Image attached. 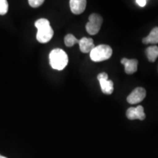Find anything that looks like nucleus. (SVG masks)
Returning a JSON list of instances; mask_svg holds the SVG:
<instances>
[{
  "label": "nucleus",
  "mask_w": 158,
  "mask_h": 158,
  "mask_svg": "<svg viewBox=\"0 0 158 158\" xmlns=\"http://www.w3.org/2000/svg\"><path fill=\"white\" fill-rule=\"evenodd\" d=\"M148 60L150 62H154L158 57V47L157 45H152L148 47L145 51Z\"/></svg>",
  "instance_id": "obj_12"
},
{
  "label": "nucleus",
  "mask_w": 158,
  "mask_h": 158,
  "mask_svg": "<svg viewBox=\"0 0 158 158\" xmlns=\"http://www.w3.org/2000/svg\"><path fill=\"white\" fill-rule=\"evenodd\" d=\"M79 48L83 53H90L95 47L94 41L92 38L83 37L79 40Z\"/></svg>",
  "instance_id": "obj_10"
},
{
  "label": "nucleus",
  "mask_w": 158,
  "mask_h": 158,
  "mask_svg": "<svg viewBox=\"0 0 158 158\" xmlns=\"http://www.w3.org/2000/svg\"><path fill=\"white\" fill-rule=\"evenodd\" d=\"M102 23V18L101 15L97 13H93L89 17V22L86 25V29L91 35L98 34L100 31Z\"/></svg>",
  "instance_id": "obj_4"
},
{
  "label": "nucleus",
  "mask_w": 158,
  "mask_h": 158,
  "mask_svg": "<svg viewBox=\"0 0 158 158\" xmlns=\"http://www.w3.org/2000/svg\"><path fill=\"white\" fill-rule=\"evenodd\" d=\"M70 7L73 14H81L86 9V0H70Z\"/></svg>",
  "instance_id": "obj_8"
},
{
  "label": "nucleus",
  "mask_w": 158,
  "mask_h": 158,
  "mask_svg": "<svg viewBox=\"0 0 158 158\" xmlns=\"http://www.w3.org/2000/svg\"><path fill=\"white\" fill-rule=\"evenodd\" d=\"M44 1L45 0H28L29 5L31 7H34V8H36V7H38L42 5Z\"/></svg>",
  "instance_id": "obj_15"
},
{
  "label": "nucleus",
  "mask_w": 158,
  "mask_h": 158,
  "mask_svg": "<svg viewBox=\"0 0 158 158\" xmlns=\"http://www.w3.org/2000/svg\"><path fill=\"white\" fill-rule=\"evenodd\" d=\"M37 29V40L40 43L49 42L54 36V30L51 28L48 20L45 19H38L35 23Z\"/></svg>",
  "instance_id": "obj_1"
},
{
  "label": "nucleus",
  "mask_w": 158,
  "mask_h": 158,
  "mask_svg": "<svg viewBox=\"0 0 158 158\" xmlns=\"http://www.w3.org/2000/svg\"><path fill=\"white\" fill-rule=\"evenodd\" d=\"M126 116L130 120L140 119L143 120L146 118L143 106H138L137 107L129 108L126 112Z\"/></svg>",
  "instance_id": "obj_7"
},
{
  "label": "nucleus",
  "mask_w": 158,
  "mask_h": 158,
  "mask_svg": "<svg viewBox=\"0 0 158 158\" xmlns=\"http://www.w3.org/2000/svg\"><path fill=\"white\" fill-rule=\"evenodd\" d=\"M136 2L140 7H143L147 5V0H136Z\"/></svg>",
  "instance_id": "obj_16"
},
{
  "label": "nucleus",
  "mask_w": 158,
  "mask_h": 158,
  "mask_svg": "<svg viewBox=\"0 0 158 158\" xmlns=\"http://www.w3.org/2000/svg\"><path fill=\"white\" fill-rule=\"evenodd\" d=\"M102 92L106 94H111L114 92V83L108 80V74L106 73H101L98 76Z\"/></svg>",
  "instance_id": "obj_5"
},
{
  "label": "nucleus",
  "mask_w": 158,
  "mask_h": 158,
  "mask_svg": "<svg viewBox=\"0 0 158 158\" xmlns=\"http://www.w3.org/2000/svg\"><path fill=\"white\" fill-rule=\"evenodd\" d=\"M144 44H157L158 43V27H155L150 31L147 37H144L142 40Z\"/></svg>",
  "instance_id": "obj_11"
},
{
  "label": "nucleus",
  "mask_w": 158,
  "mask_h": 158,
  "mask_svg": "<svg viewBox=\"0 0 158 158\" xmlns=\"http://www.w3.org/2000/svg\"><path fill=\"white\" fill-rule=\"evenodd\" d=\"M0 158H7V157H4V156H2L1 155H0Z\"/></svg>",
  "instance_id": "obj_17"
},
{
  "label": "nucleus",
  "mask_w": 158,
  "mask_h": 158,
  "mask_svg": "<svg viewBox=\"0 0 158 158\" xmlns=\"http://www.w3.org/2000/svg\"><path fill=\"white\" fill-rule=\"evenodd\" d=\"M49 60L53 69L62 70L68 64V56L62 49L55 48L51 51Z\"/></svg>",
  "instance_id": "obj_2"
},
{
  "label": "nucleus",
  "mask_w": 158,
  "mask_h": 158,
  "mask_svg": "<svg viewBox=\"0 0 158 158\" xmlns=\"http://www.w3.org/2000/svg\"><path fill=\"white\" fill-rule=\"evenodd\" d=\"M112 48L108 45H99L90 52V58L93 62H100L107 60L111 56Z\"/></svg>",
  "instance_id": "obj_3"
},
{
  "label": "nucleus",
  "mask_w": 158,
  "mask_h": 158,
  "mask_svg": "<svg viewBox=\"0 0 158 158\" xmlns=\"http://www.w3.org/2000/svg\"><path fill=\"white\" fill-rule=\"evenodd\" d=\"M76 43H79V40L74 35L68 34L64 37V44L68 47H72Z\"/></svg>",
  "instance_id": "obj_13"
},
{
  "label": "nucleus",
  "mask_w": 158,
  "mask_h": 158,
  "mask_svg": "<svg viewBox=\"0 0 158 158\" xmlns=\"http://www.w3.org/2000/svg\"><path fill=\"white\" fill-rule=\"evenodd\" d=\"M121 63L124 65V71L127 74H133L138 70V62L137 59H128L127 58H123L121 60Z\"/></svg>",
  "instance_id": "obj_9"
},
{
  "label": "nucleus",
  "mask_w": 158,
  "mask_h": 158,
  "mask_svg": "<svg viewBox=\"0 0 158 158\" xmlns=\"http://www.w3.org/2000/svg\"><path fill=\"white\" fill-rule=\"evenodd\" d=\"M147 92L143 87H137L128 95L127 100L130 104H137L143 101L146 98Z\"/></svg>",
  "instance_id": "obj_6"
},
{
  "label": "nucleus",
  "mask_w": 158,
  "mask_h": 158,
  "mask_svg": "<svg viewBox=\"0 0 158 158\" xmlns=\"http://www.w3.org/2000/svg\"><path fill=\"white\" fill-rule=\"evenodd\" d=\"M8 11V2L7 0H0V15H4Z\"/></svg>",
  "instance_id": "obj_14"
}]
</instances>
